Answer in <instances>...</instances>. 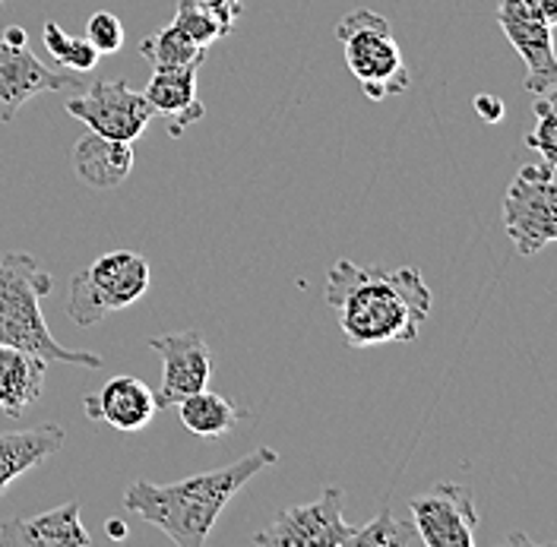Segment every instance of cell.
<instances>
[{
    "label": "cell",
    "instance_id": "cell-1",
    "mask_svg": "<svg viewBox=\"0 0 557 547\" xmlns=\"http://www.w3.org/2000/svg\"><path fill=\"white\" fill-rule=\"evenodd\" d=\"M326 304L351 348L416 343L434 295L416 266L381 270L336 260L326 275Z\"/></svg>",
    "mask_w": 557,
    "mask_h": 547
},
{
    "label": "cell",
    "instance_id": "cell-2",
    "mask_svg": "<svg viewBox=\"0 0 557 547\" xmlns=\"http://www.w3.org/2000/svg\"><path fill=\"white\" fill-rule=\"evenodd\" d=\"M278 452L270 446H257L225 469L200 472L174 484L134 481L124 490V510L139 515L152 529L165 532L177 547H203L228 500L263 469L276 465Z\"/></svg>",
    "mask_w": 557,
    "mask_h": 547
},
{
    "label": "cell",
    "instance_id": "cell-3",
    "mask_svg": "<svg viewBox=\"0 0 557 547\" xmlns=\"http://www.w3.org/2000/svg\"><path fill=\"white\" fill-rule=\"evenodd\" d=\"M54 278L38 266L33 253L0 257V345L23 348L45 364H70L86 371H102V358L89 351H73L61 345L41 313V298L51 295Z\"/></svg>",
    "mask_w": 557,
    "mask_h": 547
},
{
    "label": "cell",
    "instance_id": "cell-4",
    "mask_svg": "<svg viewBox=\"0 0 557 547\" xmlns=\"http://www.w3.org/2000/svg\"><path fill=\"white\" fill-rule=\"evenodd\" d=\"M336 38L346 48V64L351 76L361 83V89L371 102L403 96L412 86L399 41L393 38V29L381 13H374L368 7L351 10L336 26Z\"/></svg>",
    "mask_w": 557,
    "mask_h": 547
},
{
    "label": "cell",
    "instance_id": "cell-5",
    "mask_svg": "<svg viewBox=\"0 0 557 547\" xmlns=\"http://www.w3.org/2000/svg\"><path fill=\"white\" fill-rule=\"evenodd\" d=\"M152 285V266L134 250H111L70 278L67 316L89 330L108 313L137 304Z\"/></svg>",
    "mask_w": 557,
    "mask_h": 547
},
{
    "label": "cell",
    "instance_id": "cell-6",
    "mask_svg": "<svg viewBox=\"0 0 557 547\" xmlns=\"http://www.w3.org/2000/svg\"><path fill=\"white\" fill-rule=\"evenodd\" d=\"M504 232L520 257H535L557 238L555 165H522L504 197Z\"/></svg>",
    "mask_w": 557,
    "mask_h": 547
},
{
    "label": "cell",
    "instance_id": "cell-7",
    "mask_svg": "<svg viewBox=\"0 0 557 547\" xmlns=\"http://www.w3.org/2000/svg\"><path fill=\"white\" fill-rule=\"evenodd\" d=\"M64 108L92 134L124 139V142L143 137V130L149 127L156 114L146 102V96L134 92L124 79H104V83L83 86L79 92L70 96Z\"/></svg>",
    "mask_w": 557,
    "mask_h": 547
},
{
    "label": "cell",
    "instance_id": "cell-8",
    "mask_svg": "<svg viewBox=\"0 0 557 547\" xmlns=\"http://www.w3.org/2000/svg\"><path fill=\"white\" fill-rule=\"evenodd\" d=\"M497 23L529 70L525 89L532 96H555V26L545 20L539 0H500Z\"/></svg>",
    "mask_w": 557,
    "mask_h": 547
},
{
    "label": "cell",
    "instance_id": "cell-9",
    "mask_svg": "<svg viewBox=\"0 0 557 547\" xmlns=\"http://www.w3.org/2000/svg\"><path fill=\"white\" fill-rule=\"evenodd\" d=\"M343 487H326L313 504L288 507L278 519L253 535L263 547H343L351 542L355 525L343 519Z\"/></svg>",
    "mask_w": 557,
    "mask_h": 547
},
{
    "label": "cell",
    "instance_id": "cell-10",
    "mask_svg": "<svg viewBox=\"0 0 557 547\" xmlns=\"http://www.w3.org/2000/svg\"><path fill=\"white\" fill-rule=\"evenodd\" d=\"M86 83L64 67H48L26 45H10L0 35V124H10L26 102L45 92H79Z\"/></svg>",
    "mask_w": 557,
    "mask_h": 547
},
{
    "label": "cell",
    "instance_id": "cell-11",
    "mask_svg": "<svg viewBox=\"0 0 557 547\" xmlns=\"http://www.w3.org/2000/svg\"><path fill=\"white\" fill-rule=\"evenodd\" d=\"M418 542L428 547H472L479 515L469 487L437 484L431 494H418L409 500Z\"/></svg>",
    "mask_w": 557,
    "mask_h": 547
},
{
    "label": "cell",
    "instance_id": "cell-12",
    "mask_svg": "<svg viewBox=\"0 0 557 547\" xmlns=\"http://www.w3.org/2000/svg\"><path fill=\"white\" fill-rule=\"evenodd\" d=\"M146 345L162 358V383L156 389L159 411L174 409L181 399L207 389L209 376H212V351L203 333L184 330L172 336H156Z\"/></svg>",
    "mask_w": 557,
    "mask_h": 547
},
{
    "label": "cell",
    "instance_id": "cell-13",
    "mask_svg": "<svg viewBox=\"0 0 557 547\" xmlns=\"http://www.w3.org/2000/svg\"><path fill=\"white\" fill-rule=\"evenodd\" d=\"M83 411L89 421L108 424L121 434L146 431L156 418V393L137 376H114L99 393H89L83 399Z\"/></svg>",
    "mask_w": 557,
    "mask_h": 547
},
{
    "label": "cell",
    "instance_id": "cell-14",
    "mask_svg": "<svg viewBox=\"0 0 557 547\" xmlns=\"http://www.w3.org/2000/svg\"><path fill=\"white\" fill-rule=\"evenodd\" d=\"M89 542L92 535L79 522V500L0 525V545L7 547H86Z\"/></svg>",
    "mask_w": 557,
    "mask_h": 547
},
{
    "label": "cell",
    "instance_id": "cell-15",
    "mask_svg": "<svg viewBox=\"0 0 557 547\" xmlns=\"http://www.w3.org/2000/svg\"><path fill=\"white\" fill-rule=\"evenodd\" d=\"M203 64H187V67L156 70L149 86H146V102L152 111L169 114V137H184L190 124H197L207 108L197 99V70Z\"/></svg>",
    "mask_w": 557,
    "mask_h": 547
},
{
    "label": "cell",
    "instance_id": "cell-16",
    "mask_svg": "<svg viewBox=\"0 0 557 547\" xmlns=\"http://www.w3.org/2000/svg\"><path fill=\"white\" fill-rule=\"evenodd\" d=\"M73 172L92 190H114L134 172V142L89 130L73 146Z\"/></svg>",
    "mask_w": 557,
    "mask_h": 547
},
{
    "label": "cell",
    "instance_id": "cell-17",
    "mask_svg": "<svg viewBox=\"0 0 557 547\" xmlns=\"http://www.w3.org/2000/svg\"><path fill=\"white\" fill-rule=\"evenodd\" d=\"M67 440L64 427L58 424H38L26 431H10L0 434V490H7L16 478L48 462Z\"/></svg>",
    "mask_w": 557,
    "mask_h": 547
},
{
    "label": "cell",
    "instance_id": "cell-18",
    "mask_svg": "<svg viewBox=\"0 0 557 547\" xmlns=\"http://www.w3.org/2000/svg\"><path fill=\"white\" fill-rule=\"evenodd\" d=\"M48 364L23 348L0 345V411L7 418H20L45 393Z\"/></svg>",
    "mask_w": 557,
    "mask_h": 547
},
{
    "label": "cell",
    "instance_id": "cell-19",
    "mask_svg": "<svg viewBox=\"0 0 557 547\" xmlns=\"http://www.w3.org/2000/svg\"><path fill=\"white\" fill-rule=\"evenodd\" d=\"M174 409L181 414V424L197 437H225L247 418L242 406H235L228 396H219L212 389H200L181 399Z\"/></svg>",
    "mask_w": 557,
    "mask_h": 547
},
{
    "label": "cell",
    "instance_id": "cell-20",
    "mask_svg": "<svg viewBox=\"0 0 557 547\" xmlns=\"http://www.w3.org/2000/svg\"><path fill=\"white\" fill-rule=\"evenodd\" d=\"M139 54L152 64V70H174L207 61V48L194 45L174 23L165 26V29H159L156 35H146L139 41Z\"/></svg>",
    "mask_w": 557,
    "mask_h": 547
},
{
    "label": "cell",
    "instance_id": "cell-21",
    "mask_svg": "<svg viewBox=\"0 0 557 547\" xmlns=\"http://www.w3.org/2000/svg\"><path fill=\"white\" fill-rule=\"evenodd\" d=\"M41 41H45V48H48V54H51V61L58 64V67L70 70V73H89V70L99 64V51L92 48V41L89 38H73L67 35L58 23H45L41 26Z\"/></svg>",
    "mask_w": 557,
    "mask_h": 547
},
{
    "label": "cell",
    "instance_id": "cell-22",
    "mask_svg": "<svg viewBox=\"0 0 557 547\" xmlns=\"http://www.w3.org/2000/svg\"><path fill=\"white\" fill-rule=\"evenodd\" d=\"M348 545L355 547H409L421 545L418 542V532L412 522H399L389 507H383L381 513L374 515L368 525L355 529L351 532V542Z\"/></svg>",
    "mask_w": 557,
    "mask_h": 547
},
{
    "label": "cell",
    "instance_id": "cell-23",
    "mask_svg": "<svg viewBox=\"0 0 557 547\" xmlns=\"http://www.w3.org/2000/svg\"><path fill=\"white\" fill-rule=\"evenodd\" d=\"M172 23L181 29V33L187 35L194 45H200V48H209L212 41H219V38L232 35V29H228L222 20H215L207 7H200L197 0H177Z\"/></svg>",
    "mask_w": 557,
    "mask_h": 547
},
{
    "label": "cell",
    "instance_id": "cell-24",
    "mask_svg": "<svg viewBox=\"0 0 557 547\" xmlns=\"http://www.w3.org/2000/svg\"><path fill=\"white\" fill-rule=\"evenodd\" d=\"M532 111H535L539 124H535V130H532V134L525 137V146L539 149V152H542V162H548V165H557L555 96H535V104H532Z\"/></svg>",
    "mask_w": 557,
    "mask_h": 547
},
{
    "label": "cell",
    "instance_id": "cell-25",
    "mask_svg": "<svg viewBox=\"0 0 557 547\" xmlns=\"http://www.w3.org/2000/svg\"><path fill=\"white\" fill-rule=\"evenodd\" d=\"M86 38L92 41V48H96L99 54H117V51L124 48V23H121L114 13L99 10V13H92L89 23H86Z\"/></svg>",
    "mask_w": 557,
    "mask_h": 547
},
{
    "label": "cell",
    "instance_id": "cell-26",
    "mask_svg": "<svg viewBox=\"0 0 557 547\" xmlns=\"http://www.w3.org/2000/svg\"><path fill=\"white\" fill-rule=\"evenodd\" d=\"M200 7H207L209 13L215 16V20H222L228 29H235V23H238V16H242V0H197Z\"/></svg>",
    "mask_w": 557,
    "mask_h": 547
},
{
    "label": "cell",
    "instance_id": "cell-27",
    "mask_svg": "<svg viewBox=\"0 0 557 547\" xmlns=\"http://www.w3.org/2000/svg\"><path fill=\"white\" fill-rule=\"evenodd\" d=\"M475 111L482 114V121L497 124V121L504 117V102H500L497 96H479V99H475Z\"/></svg>",
    "mask_w": 557,
    "mask_h": 547
},
{
    "label": "cell",
    "instance_id": "cell-28",
    "mask_svg": "<svg viewBox=\"0 0 557 547\" xmlns=\"http://www.w3.org/2000/svg\"><path fill=\"white\" fill-rule=\"evenodd\" d=\"M3 38H7L10 45H26V41H29V35H26L23 26H10V29L3 33Z\"/></svg>",
    "mask_w": 557,
    "mask_h": 547
},
{
    "label": "cell",
    "instance_id": "cell-29",
    "mask_svg": "<svg viewBox=\"0 0 557 547\" xmlns=\"http://www.w3.org/2000/svg\"><path fill=\"white\" fill-rule=\"evenodd\" d=\"M539 7H542V13H545V20L555 26L557 23V0H539Z\"/></svg>",
    "mask_w": 557,
    "mask_h": 547
},
{
    "label": "cell",
    "instance_id": "cell-30",
    "mask_svg": "<svg viewBox=\"0 0 557 547\" xmlns=\"http://www.w3.org/2000/svg\"><path fill=\"white\" fill-rule=\"evenodd\" d=\"M108 535H111V538H127V529L121 525V519H111V522H108Z\"/></svg>",
    "mask_w": 557,
    "mask_h": 547
},
{
    "label": "cell",
    "instance_id": "cell-31",
    "mask_svg": "<svg viewBox=\"0 0 557 547\" xmlns=\"http://www.w3.org/2000/svg\"><path fill=\"white\" fill-rule=\"evenodd\" d=\"M0 3H7V0H0Z\"/></svg>",
    "mask_w": 557,
    "mask_h": 547
}]
</instances>
